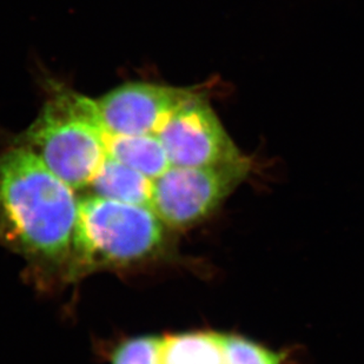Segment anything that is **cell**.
Segmentation results:
<instances>
[{"mask_svg": "<svg viewBox=\"0 0 364 364\" xmlns=\"http://www.w3.org/2000/svg\"><path fill=\"white\" fill-rule=\"evenodd\" d=\"M75 190L23 146L0 154V245L30 261L68 262L76 225Z\"/></svg>", "mask_w": 364, "mask_h": 364, "instance_id": "obj_1", "label": "cell"}, {"mask_svg": "<svg viewBox=\"0 0 364 364\" xmlns=\"http://www.w3.org/2000/svg\"><path fill=\"white\" fill-rule=\"evenodd\" d=\"M107 132L96 100L59 87L16 145L38 156L58 178L78 191L89 186L107 159Z\"/></svg>", "mask_w": 364, "mask_h": 364, "instance_id": "obj_2", "label": "cell"}, {"mask_svg": "<svg viewBox=\"0 0 364 364\" xmlns=\"http://www.w3.org/2000/svg\"><path fill=\"white\" fill-rule=\"evenodd\" d=\"M164 223L148 206L90 196L78 200L68 265L71 277L123 267L157 254Z\"/></svg>", "mask_w": 364, "mask_h": 364, "instance_id": "obj_3", "label": "cell"}, {"mask_svg": "<svg viewBox=\"0 0 364 364\" xmlns=\"http://www.w3.org/2000/svg\"><path fill=\"white\" fill-rule=\"evenodd\" d=\"M252 161L208 166H170L154 181L152 211L164 225L188 229L205 220L250 175Z\"/></svg>", "mask_w": 364, "mask_h": 364, "instance_id": "obj_4", "label": "cell"}, {"mask_svg": "<svg viewBox=\"0 0 364 364\" xmlns=\"http://www.w3.org/2000/svg\"><path fill=\"white\" fill-rule=\"evenodd\" d=\"M157 136L171 166L208 168L245 157L204 92L198 91L172 114Z\"/></svg>", "mask_w": 364, "mask_h": 364, "instance_id": "obj_5", "label": "cell"}, {"mask_svg": "<svg viewBox=\"0 0 364 364\" xmlns=\"http://www.w3.org/2000/svg\"><path fill=\"white\" fill-rule=\"evenodd\" d=\"M196 90L127 82L96 100L109 134L124 136L159 134L172 114Z\"/></svg>", "mask_w": 364, "mask_h": 364, "instance_id": "obj_6", "label": "cell"}, {"mask_svg": "<svg viewBox=\"0 0 364 364\" xmlns=\"http://www.w3.org/2000/svg\"><path fill=\"white\" fill-rule=\"evenodd\" d=\"M86 189L90 196L150 208L154 181L107 156Z\"/></svg>", "mask_w": 364, "mask_h": 364, "instance_id": "obj_7", "label": "cell"}, {"mask_svg": "<svg viewBox=\"0 0 364 364\" xmlns=\"http://www.w3.org/2000/svg\"><path fill=\"white\" fill-rule=\"evenodd\" d=\"M107 156L155 181L171 166L162 141L156 134L124 136L105 134Z\"/></svg>", "mask_w": 364, "mask_h": 364, "instance_id": "obj_8", "label": "cell"}, {"mask_svg": "<svg viewBox=\"0 0 364 364\" xmlns=\"http://www.w3.org/2000/svg\"><path fill=\"white\" fill-rule=\"evenodd\" d=\"M159 364H225V333L198 331L161 338Z\"/></svg>", "mask_w": 364, "mask_h": 364, "instance_id": "obj_9", "label": "cell"}, {"mask_svg": "<svg viewBox=\"0 0 364 364\" xmlns=\"http://www.w3.org/2000/svg\"><path fill=\"white\" fill-rule=\"evenodd\" d=\"M281 353L254 341L225 333V364H282Z\"/></svg>", "mask_w": 364, "mask_h": 364, "instance_id": "obj_10", "label": "cell"}, {"mask_svg": "<svg viewBox=\"0 0 364 364\" xmlns=\"http://www.w3.org/2000/svg\"><path fill=\"white\" fill-rule=\"evenodd\" d=\"M161 338L138 337L124 342L114 350L112 364H159Z\"/></svg>", "mask_w": 364, "mask_h": 364, "instance_id": "obj_11", "label": "cell"}]
</instances>
